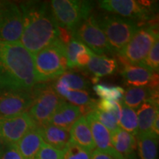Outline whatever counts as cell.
Here are the masks:
<instances>
[{
    "mask_svg": "<svg viewBox=\"0 0 159 159\" xmlns=\"http://www.w3.org/2000/svg\"><path fill=\"white\" fill-rule=\"evenodd\" d=\"M19 7L23 16V32L19 42L32 55L58 39V27L49 3L24 2Z\"/></svg>",
    "mask_w": 159,
    "mask_h": 159,
    "instance_id": "obj_1",
    "label": "cell"
},
{
    "mask_svg": "<svg viewBox=\"0 0 159 159\" xmlns=\"http://www.w3.org/2000/svg\"><path fill=\"white\" fill-rule=\"evenodd\" d=\"M33 55L19 42L0 41V91H32L36 84Z\"/></svg>",
    "mask_w": 159,
    "mask_h": 159,
    "instance_id": "obj_2",
    "label": "cell"
},
{
    "mask_svg": "<svg viewBox=\"0 0 159 159\" xmlns=\"http://www.w3.org/2000/svg\"><path fill=\"white\" fill-rule=\"evenodd\" d=\"M33 57L36 83L48 82L61 77L68 69L66 46L58 39Z\"/></svg>",
    "mask_w": 159,
    "mask_h": 159,
    "instance_id": "obj_3",
    "label": "cell"
},
{
    "mask_svg": "<svg viewBox=\"0 0 159 159\" xmlns=\"http://www.w3.org/2000/svg\"><path fill=\"white\" fill-rule=\"evenodd\" d=\"M158 25L142 26L134 35L130 41L117 55L123 65H139L148 56L154 43L158 40Z\"/></svg>",
    "mask_w": 159,
    "mask_h": 159,
    "instance_id": "obj_4",
    "label": "cell"
},
{
    "mask_svg": "<svg viewBox=\"0 0 159 159\" xmlns=\"http://www.w3.org/2000/svg\"><path fill=\"white\" fill-rule=\"evenodd\" d=\"M114 52L119 53L140 28L139 23L116 14H105L96 19Z\"/></svg>",
    "mask_w": 159,
    "mask_h": 159,
    "instance_id": "obj_5",
    "label": "cell"
},
{
    "mask_svg": "<svg viewBox=\"0 0 159 159\" xmlns=\"http://www.w3.org/2000/svg\"><path fill=\"white\" fill-rule=\"evenodd\" d=\"M33 91L34 99L27 112L37 128H41L49 124L53 114L65 100L57 94L52 85H40Z\"/></svg>",
    "mask_w": 159,
    "mask_h": 159,
    "instance_id": "obj_6",
    "label": "cell"
},
{
    "mask_svg": "<svg viewBox=\"0 0 159 159\" xmlns=\"http://www.w3.org/2000/svg\"><path fill=\"white\" fill-rule=\"evenodd\" d=\"M49 5L57 26L73 33L90 16L92 7L91 2L79 0H53Z\"/></svg>",
    "mask_w": 159,
    "mask_h": 159,
    "instance_id": "obj_7",
    "label": "cell"
},
{
    "mask_svg": "<svg viewBox=\"0 0 159 159\" xmlns=\"http://www.w3.org/2000/svg\"><path fill=\"white\" fill-rule=\"evenodd\" d=\"M73 35L74 39L82 42L95 55L106 56L115 53L94 16L90 15L80 24Z\"/></svg>",
    "mask_w": 159,
    "mask_h": 159,
    "instance_id": "obj_8",
    "label": "cell"
},
{
    "mask_svg": "<svg viewBox=\"0 0 159 159\" xmlns=\"http://www.w3.org/2000/svg\"><path fill=\"white\" fill-rule=\"evenodd\" d=\"M23 32V16L19 5L4 1L0 20V41L19 42Z\"/></svg>",
    "mask_w": 159,
    "mask_h": 159,
    "instance_id": "obj_9",
    "label": "cell"
},
{
    "mask_svg": "<svg viewBox=\"0 0 159 159\" xmlns=\"http://www.w3.org/2000/svg\"><path fill=\"white\" fill-rule=\"evenodd\" d=\"M37 128L27 112L0 118V139L7 144H16L32 129Z\"/></svg>",
    "mask_w": 159,
    "mask_h": 159,
    "instance_id": "obj_10",
    "label": "cell"
},
{
    "mask_svg": "<svg viewBox=\"0 0 159 159\" xmlns=\"http://www.w3.org/2000/svg\"><path fill=\"white\" fill-rule=\"evenodd\" d=\"M101 8L114 13L125 19L139 20L144 25L145 21L151 20L148 7H144L140 1L136 0H103L99 2Z\"/></svg>",
    "mask_w": 159,
    "mask_h": 159,
    "instance_id": "obj_11",
    "label": "cell"
},
{
    "mask_svg": "<svg viewBox=\"0 0 159 159\" xmlns=\"http://www.w3.org/2000/svg\"><path fill=\"white\" fill-rule=\"evenodd\" d=\"M33 90L0 91V118L27 112L34 99Z\"/></svg>",
    "mask_w": 159,
    "mask_h": 159,
    "instance_id": "obj_12",
    "label": "cell"
},
{
    "mask_svg": "<svg viewBox=\"0 0 159 159\" xmlns=\"http://www.w3.org/2000/svg\"><path fill=\"white\" fill-rule=\"evenodd\" d=\"M85 117L91 129L95 149L109 155L115 159H126L114 148L111 143V132L97 120L93 113H90Z\"/></svg>",
    "mask_w": 159,
    "mask_h": 159,
    "instance_id": "obj_13",
    "label": "cell"
},
{
    "mask_svg": "<svg viewBox=\"0 0 159 159\" xmlns=\"http://www.w3.org/2000/svg\"><path fill=\"white\" fill-rule=\"evenodd\" d=\"M155 71L143 65L128 64L123 66L121 75L130 87H148Z\"/></svg>",
    "mask_w": 159,
    "mask_h": 159,
    "instance_id": "obj_14",
    "label": "cell"
},
{
    "mask_svg": "<svg viewBox=\"0 0 159 159\" xmlns=\"http://www.w3.org/2000/svg\"><path fill=\"white\" fill-rule=\"evenodd\" d=\"M43 144L39 128H35L27 132L16 145L24 159H37Z\"/></svg>",
    "mask_w": 159,
    "mask_h": 159,
    "instance_id": "obj_15",
    "label": "cell"
},
{
    "mask_svg": "<svg viewBox=\"0 0 159 159\" xmlns=\"http://www.w3.org/2000/svg\"><path fill=\"white\" fill-rule=\"evenodd\" d=\"M69 132L71 142L89 152L95 150L91 129L84 116H80L77 119L71 126Z\"/></svg>",
    "mask_w": 159,
    "mask_h": 159,
    "instance_id": "obj_16",
    "label": "cell"
},
{
    "mask_svg": "<svg viewBox=\"0 0 159 159\" xmlns=\"http://www.w3.org/2000/svg\"><path fill=\"white\" fill-rule=\"evenodd\" d=\"M80 116H82L78 107L64 101L53 114L49 124L70 130L71 126Z\"/></svg>",
    "mask_w": 159,
    "mask_h": 159,
    "instance_id": "obj_17",
    "label": "cell"
},
{
    "mask_svg": "<svg viewBox=\"0 0 159 159\" xmlns=\"http://www.w3.org/2000/svg\"><path fill=\"white\" fill-rule=\"evenodd\" d=\"M45 144L62 151L70 142L69 130L48 124L39 128Z\"/></svg>",
    "mask_w": 159,
    "mask_h": 159,
    "instance_id": "obj_18",
    "label": "cell"
},
{
    "mask_svg": "<svg viewBox=\"0 0 159 159\" xmlns=\"http://www.w3.org/2000/svg\"><path fill=\"white\" fill-rule=\"evenodd\" d=\"M158 114V102L147 99L139 106L136 112L138 119V134H148L151 130L152 123Z\"/></svg>",
    "mask_w": 159,
    "mask_h": 159,
    "instance_id": "obj_19",
    "label": "cell"
},
{
    "mask_svg": "<svg viewBox=\"0 0 159 159\" xmlns=\"http://www.w3.org/2000/svg\"><path fill=\"white\" fill-rule=\"evenodd\" d=\"M85 69L94 75V77L99 78V77L111 75L116 72L118 70V63L113 57L97 55L94 53Z\"/></svg>",
    "mask_w": 159,
    "mask_h": 159,
    "instance_id": "obj_20",
    "label": "cell"
},
{
    "mask_svg": "<svg viewBox=\"0 0 159 159\" xmlns=\"http://www.w3.org/2000/svg\"><path fill=\"white\" fill-rule=\"evenodd\" d=\"M111 143L116 152L126 159L134 152L137 146L136 136L121 128L111 134Z\"/></svg>",
    "mask_w": 159,
    "mask_h": 159,
    "instance_id": "obj_21",
    "label": "cell"
},
{
    "mask_svg": "<svg viewBox=\"0 0 159 159\" xmlns=\"http://www.w3.org/2000/svg\"><path fill=\"white\" fill-rule=\"evenodd\" d=\"M152 90L148 87H129L125 91L121 104L136 111L147 99L151 97Z\"/></svg>",
    "mask_w": 159,
    "mask_h": 159,
    "instance_id": "obj_22",
    "label": "cell"
},
{
    "mask_svg": "<svg viewBox=\"0 0 159 159\" xmlns=\"http://www.w3.org/2000/svg\"><path fill=\"white\" fill-rule=\"evenodd\" d=\"M136 143L140 159H157L158 148V137L150 133L137 135Z\"/></svg>",
    "mask_w": 159,
    "mask_h": 159,
    "instance_id": "obj_23",
    "label": "cell"
},
{
    "mask_svg": "<svg viewBox=\"0 0 159 159\" xmlns=\"http://www.w3.org/2000/svg\"><path fill=\"white\" fill-rule=\"evenodd\" d=\"M122 105L121 114L119 119V127L122 130L130 133L134 136L138 134V119L136 111Z\"/></svg>",
    "mask_w": 159,
    "mask_h": 159,
    "instance_id": "obj_24",
    "label": "cell"
},
{
    "mask_svg": "<svg viewBox=\"0 0 159 159\" xmlns=\"http://www.w3.org/2000/svg\"><path fill=\"white\" fill-rule=\"evenodd\" d=\"M94 92L102 99L114 100L120 102L122 99L125 90L122 87L116 85H108L96 83L93 87Z\"/></svg>",
    "mask_w": 159,
    "mask_h": 159,
    "instance_id": "obj_25",
    "label": "cell"
},
{
    "mask_svg": "<svg viewBox=\"0 0 159 159\" xmlns=\"http://www.w3.org/2000/svg\"><path fill=\"white\" fill-rule=\"evenodd\" d=\"M93 114L101 124L104 125L111 134H114L120 129L119 124V116L113 112H107L96 109L93 111Z\"/></svg>",
    "mask_w": 159,
    "mask_h": 159,
    "instance_id": "obj_26",
    "label": "cell"
},
{
    "mask_svg": "<svg viewBox=\"0 0 159 159\" xmlns=\"http://www.w3.org/2000/svg\"><path fill=\"white\" fill-rule=\"evenodd\" d=\"M89 49L85 44L78 40L73 39L70 43L66 47V55L67 58L68 68H74L77 66L76 59L77 55L82 52Z\"/></svg>",
    "mask_w": 159,
    "mask_h": 159,
    "instance_id": "obj_27",
    "label": "cell"
},
{
    "mask_svg": "<svg viewBox=\"0 0 159 159\" xmlns=\"http://www.w3.org/2000/svg\"><path fill=\"white\" fill-rule=\"evenodd\" d=\"M70 91H81L89 88V83L80 75L71 72H65L61 77Z\"/></svg>",
    "mask_w": 159,
    "mask_h": 159,
    "instance_id": "obj_28",
    "label": "cell"
},
{
    "mask_svg": "<svg viewBox=\"0 0 159 159\" xmlns=\"http://www.w3.org/2000/svg\"><path fill=\"white\" fill-rule=\"evenodd\" d=\"M63 159H91V152L85 150L71 141L62 150Z\"/></svg>",
    "mask_w": 159,
    "mask_h": 159,
    "instance_id": "obj_29",
    "label": "cell"
},
{
    "mask_svg": "<svg viewBox=\"0 0 159 159\" xmlns=\"http://www.w3.org/2000/svg\"><path fill=\"white\" fill-rule=\"evenodd\" d=\"M70 104L77 107H81L92 102L94 99L91 98L89 93L85 90L71 91L65 97Z\"/></svg>",
    "mask_w": 159,
    "mask_h": 159,
    "instance_id": "obj_30",
    "label": "cell"
},
{
    "mask_svg": "<svg viewBox=\"0 0 159 159\" xmlns=\"http://www.w3.org/2000/svg\"><path fill=\"white\" fill-rule=\"evenodd\" d=\"M139 65H143L148 67L155 72H158L159 70V39L154 43L153 47L150 49L148 56L144 61Z\"/></svg>",
    "mask_w": 159,
    "mask_h": 159,
    "instance_id": "obj_31",
    "label": "cell"
},
{
    "mask_svg": "<svg viewBox=\"0 0 159 159\" xmlns=\"http://www.w3.org/2000/svg\"><path fill=\"white\" fill-rule=\"evenodd\" d=\"M37 159H63L62 151L57 150L43 142L40 149Z\"/></svg>",
    "mask_w": 159,
    "mask_h": 159,
    "instance_id": "obj_32",
    "label": "cell"
},
{
    "mask_svg": "<svg viewBox=\"0 0 159 159\" xmlns=\"http://www.w3.org/2000/svg\"><path fill=\"white\" fill-rule=\"evenodd\" d=\"M97 109L100 111H107V112L115 113L117 116H120L122 105L120 102L114 100H108V99H101L97 102Z\"/></svg>",
    "mask_w": 159,
    "mask_h": 159,
    "instance_id": "obj_33",
    "label": "cell"
},
{
    "mask_svg": "<svg viewBox=\"0 0 159 159\" xmlns=\"http://www.w3.org/2000/svg\"><path fill=\"white\" fill-rule=\"evenodd\" d=\"M0 159H24L16 144L5 145V148Z\"/></svg>",
    "mask_w": 159,
    "mask_h": 159,
    "instance_id": "obj_34",
    "label": "cell"
},
{
    "mask_svg": "<svg viewBox=\"0 0 159 159\" xmlns=\"http://www.w3.org/2000/svg\"><path fill=\"white\" fill-rule=\"evenodd\" d=\"M93 54H94V52L91 49H88V50L80 53L77 55L76 59L77 66L80 67V68H83V67L86 66Z\"/></svg>",
    "mask_w": 159,
    "mask_h": 159,
    "instance_id": "obj_35",
    "label": "cell"
},
{
    "mask_svg": "<svg viewBox=\"0 0 159 159\" xmlns=\"http://www.w3.org/2000/svg\"><path fill=\"white\" fill-rule=\"evenodd\" d=\"M91 159H115L109 155L104 153L97 149H95L91 152Z\"/></svg>",
    "mask_w": 159,
    "mask_h": 159,
    "instance_id": "obj_36",
    "label": "cell"
},
{
    "mask_svg": "<svg viewBox=\"0 0 159 159\" xmlns=\"http://www.w3.org/2000/svg\"><path fill=\"white\" fill-rule=\"evenodd\" d=\"M153 136L158 137L159 136V114H158L155 119L153 123H152V127H151V130L150 132Z\"/></svg>",
    "mask_w": 159,
    "mask_h": 159,
    "instance_id": "obj_37",
    "label": "cell"
},
{
    "mask_svg": "<svg viewBox=\"0 0 159 159\" xmlns=\"http://www.w3.org/2000/svg\"><path fill=\"white\" fill-rule=\"evenodd\" d=\"M5 148V143H4L1 140V139H0V158H1L2 155V153H3Z\"/></svg>",
    "mask_w": 159,
    "mask_h": 159,
    "instance_id": "obj_38",
    "label": "cell"
},
{
    "mask_svg": "<svg viewBox=\"0 0 159 159\" xmlns=\"http://www.w3.org/2000/svg\"><path fill=\"white\" fill-rule=\"evenodd\" d=\"M3 5H4V1H0V20H1L2 13Z\"/></svg>",
    "mask_w": 159,
    "mask_h": 159,
    "instance_id": "obj_39",
    "label": "cell"
}]
</instances>
